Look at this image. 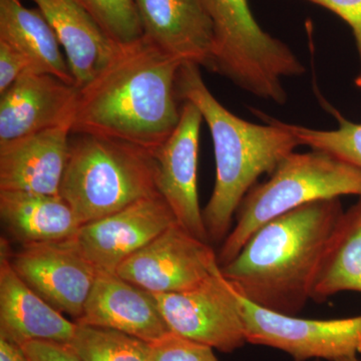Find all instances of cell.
Listing matches in <instances>:
<instances>
[{
    "mask_svg": "<svg viewBox=\"0 0 361 361\" xmlns=\"http://www.w3.org/2000/svg\"><path fill=\"white\" fill-rule=\"evenodd\" d=\"M182 66L144 37L121 45L78 90L71 134L106 137L153 154L180 122L176 80Z\"/></svg>",
    "mask_w": 361,
    "mask_h": 361,
    "instance_id": "6da1fadb",
    "label": "cell"
},
{
    "mask_svg": "<svg viewBox=\"0 0 361 361\" xmlns=\"http://www.w3.org/2000/svg\"><path fill=\"white\" fill-rule=\"evenodd\" d=\"M341 199L307 204L266 223L221 271L256 305L295 316L313 287L342 214Z\"/></svg>",
    "mask_w": 361,
    "mask_h": 361,
    "instance_id": "7a4b0ae2",
    "label": "cell"
},
{
    "mask_svg": "<svg viewBox=\"0 0 361 361\" xmlns=\"http://www.w3.org/2000/svg\"><path fill=\"white\" fill-rule=\"evenodd\" d=\"M176 89L179 99L199 109L212 137L216 180L203 220L209 241L223 243L242 201L259 178L272 174L300 142L287 123L259 113L266 122L260 125L227 110L204 82L200 66H180Z\"/></svg>",
    "mask_w": 361,
    "mask_h": 361,
    "instance_id": "3957f363",
    "label": "cell"
},
{
    "mask_svg": "<svg viewBox=\"0 0 361 361\" xmlns=\"http://www.w3.org/2000/svg\"><path fill=\"white\" fill-rule=\"evenodd\" d=\"M156 195L153 154L106 137L71 134L59 196L80 226Z\"/></svg>",
    "mask_w": 361,
    "mask_h": 361,
    "instance_id": "277c9868",
    "label": "cell"
},
{
    "mask_svg": "<svg viewBox=\"0 0 361 361\" xmlns=\"http://www.w3.org/2000/svg\"><path fill=\"white\" fill-rule=\"evenodd\" d=\"M270 176L263 184L252 188L242 201L236 224L218 254L220 266L230 262L262 226L284 214L345 195L361 198L360 169L319 149L293 152Z\"/></svg>",
    "mask_w": 361,
    "mask_h": 361,
    "instance_id": "5b68a950",
    "label": "cell"
},
{
    "mask_svg": "<svg viewBox=\"0 0 361 361\" xmlns=\"http://www.w3.org/2000/svg\"><path fill=\"white\" fill-rule=\"evenodd\" d=\"M215 35L213 73L253 96L284 104L285 78L300 77L305 66L288 45L262 30L248 0H200Z\"/></svg>",
    "mask_w": 361,
    "mask_h": 361,
    "instance_id": "8992f818",
    "label": "cell"
},
{
    "mask_svg": "<svg viewBox=\"0 0 361 361\" xmlns=\"http://www.w3.org/2000/svg\"><path fill=\"white\" fill-rule=\"evenodd\" d=\"M237 294L248 343L283 351L294 361H336L361 353V315L305 319L266 310Z\"/></svg>",
    "mask_w": 361,
    "mask_h": 361,
    "instance_id": "52a82bcc",
    "label": "cell"
},
{
    "mask_svg": "<svg viewBox=\"0 0 361 361\" xmlns=\"http://www.w3.org/2000/svg\"><path fill=\"white\" fill-rule=\"evenodd\" d=\"M153 294L173 334L224 353L248 343L238 294L221 267L191 290Z\"/></svg>",
    "mask_w": 361,
    "mask_h": 361,
    "instance_id": "ba28073f",
    "label": "cell"
},
{
    "mask_svg": "<svg viewBox=\"0 0 361 361\" xmlns=\"http://www.w3.org/2000/svg\"><path fill=\"white\" fill-rule=\"evenodd\" d=\"M209 242L175 223L123 261L116 274L151 293L191 290L220 269Z\"/></svg>",
    "mask_w": 361,
    "mask_h": 361,
    "instance_id": "9c48e42d",
    "label": "cell"
},
{
    "mask_svg": "<svg viewBox=\"0 0 361 361\" xmlns=\"http://www.w3.org/2000/svg\"><path fill=\"white\" fill-rule=\"evenodd\" d=\"M18 276L59 312L77 322L82 314L97 271L73 238L23 245L9 255Z\"/></svg>",
    "mask_w": 361,
    "mask_h": 361,
    "instance_id": "30bf717a",
    "label": "cell"
},
{
    "mask_svg": "<svg viewBox=\"0 0 361 361\" xmlns=\"http://www.w3.org/2000/svg\"><path fill=\"white\" fill-rule=\"evenodd\" d=\"M203 121L199 109L191 102H184L177 128L153 156L159 194L185 230L209 242L198 194L199 141Z\"/></svg>",
    "mask_w": 361,
    "mask_h": 361,
    "instance_id": "8fae6325",
    "label": "cell"
},
{
    "mask_svg": "<svg viewBox=\"0 0 361 361\" xmlns=\"http://www.w3.org/2000/svg\"><path fill=\"white\" fill-rule=\"evenodd\" d=\"M177 222L161 195L80 226L75 244L97 272L116 273L123 261Z\"/></svg>",
    "mask_w": 361,
    "mask_h": 361,
    "instance_id": "7c38bea8",
    "label": "cell"
},
{
    "mask_svg": "<svg viewBox=\"0 0 361 361\" xmlns=\"http://www.w3.org/2000/svg\"><path fill=\"white\" fill-rule=\"evenodd\" d=\"M142 37L180 63L214 71L215 35L200 0H135Z\"/></svg>",
    "mask_w": 361,
    "mask_h": 361,
    "instance_id": "4fadbf2b",
    "label": "cell"
},
{
    "mask_svg": "<svg viewBox=\"0 0 361 361\" xmlns=\"http://www.w3.org/2000/svg\"><path fill=\"white\" fill-rule=\"evenodd\" d=\"M78 92L54 75L23 73L0 94V146L73 121Z\"/></svg>",
    "mask_w": 361,
    "mask_h": 361,
    "instance_id": "5bb4252c",
    "label": "cell"
},
{
    "mask_svg": "<svg viewBox=\"0 0 361 361\" xmlns=\"http://www.w3.org/2000/svg\"><path fill=\"white\" fill-rule=\"evenodd\" d=\"M75 323L116 330L149 343L171 332L155 295L116 273L97 272L82 314Z\"/></svg>",
    "mask_w": 361,
    "mask_h": 361,
    "instance_id": "9a60e30c",
    "label": "cell"
},
{
    "mask_svg": "<svg viewBox=\"0 0 361 361\" xmlns=\"http://www.w3.org/2000/svg\"><path fill=\"white\" fill-rule=\"evenodd\" d=\"M9 247L1 241L0 338L23 348L32 341L71 345L78 324L70 322L27 286L13 269Z\"/></svg>",
    "mask_w": 361,
    "mask_h": 361,
    "instance_id": "2e32d148",
    "label": "cell"
},
{
    "mask_svg": "<svg viewBox=\"0 0 361 361\" xmlns=\"http://www.w3.org/2000/svg\"><path fill=\"white\" fill-rule=\"evenodd\" d=\"M71 122L0 146V191L58 196L70 155Z\"/></svg>",
    "mask_w": 361,
    "mask_h": 361,
    "instance_id": "e0dca14e",
    "label": "cell"
},
{
    "mask_svg": "<svg viewBox=\"0 0 361 361\" xmlns=\"http://www.w3.org/2000/svg\"><path fill=\"white\" fill-rule=\"evenodd\" d=\"M51 26L78 90L92 80L121 45L110 39L85 9L73 0H30Z\"/></svg>",
    "mask_w": 361,
    "mask_h": 361,
    "instance_id": "ac0fdd59",
    "label": "cell"
},
{
    "mask_svg": "<svg viewBox=\"0 0 361 361\" xmlns=\"http://www.w3.org/2000/svg\"><path fill=\"white\" fill-rule=\"evenodd\" d=\"M0 217L23 245L73 238L80 224L59 195L0 191Z\"/></svg>",
    "mask_w": 361,
    "mask_h": 361,
    "instance_id": "d6986e66",
    "label": "cell"
},
{
    "mask_svg": "<svg viewBox=\"0 0 361 361\" xmlns=\"http://www.w3.org/2000/svg\"><path fill=\"white\" fill-rule=\"evenodd\" d=\"M0 42L23 54L33 73H47L75 85L56 33L39 8L20 0H0Z\"/></svg>",
    "mask_w": 361,
    "mask_h": 361,
    "instance_id": "ffe728a7",
    "label": "cell"
},
{
    "mask_svg": "<svg viewBox=\"0 0 361 361\" xmlns=\"http://www.w3.org/2000/svg\"><path fill=\"white\" fill-rule=\"evenodd\" d=\"M343 291L361 292V198L342 214L323 258L311 299L318 302Z\"/></svg>",
    "mask_w": 361,
    "mask_h": 361,
    "instance_id": "44dd1931",
    "label": "cell"
},
{
    "mask_svg": "<svg viewBox=\"0 0 361 361\" xmlns=\"http://www.w3.org/2000/svg\"><path fill=\"white\" fill-rule=\"evenodd\" d=\"M71 346L82 361H151L149 342L103 327L78 324Z\"/></svg>",
    "mask_w": 361,
    "mask_h": 361,
    "instance_id": "7402d4cb",
    "label": "cell"
},
{
    "mask_svg": "<svg viewBox=\"0 0 361 361\" xmlns=\"http://www.w3.org/2000/svg\"><path fill=\"white\" fill-rule=\"evenodd\" d=\"M339 126L334 130H315L287 123L300 146L327 152L349 165L361 170V123L338 116Z\"/></svg>",
    "mask_w": 361,
    "mask_h": 361,
    "instance_id": "603a6c76",
    "label": "cell"
},
{
    "mask_svg": "<svg viewBox=\"0 0 361 361\" xmlns=\"http://www.w3.org/2000/svg\"><path fill=\"white\" fill-rule=\"evenodd\" d=\"M118 44L141 39L142 27L135 0H73Z\"/></svg>",
    "mask_w": 361,
    "mask_h": 361,
    "instance_id": "cb8c5ba5",
    "label": "cell"
},
{
    "mask_svg": "<svg viewBox=\"0 0 361 361\" xmlns=\"http://www.w3.org/2000/svg\"><path fill=\"white\" fill-rule=\"evenodd\" d=\"M151 361H219L214 349L178 334H166L149 343Z\"/></svg>",
    "mask_w": 361,
    "mask_h": 361,
    "instance_id": "d4e9b609",
    "label": "cell"
},
{
    "mask_svg": "<svg viewBox=\"0 0 361 361\" xmlns=\"http://www.w3.org/2000/svg\"><path fill=\"white\" fill-rule=\"evenodd\" d=\"M329 9L345 21L353 30L358 58H360V71L355 78L356 87L361 89V0H308Z\"/></svg>",
    "mask_w": 361,
    "mask_h": 361,
    "instance_id": "484cf974",
    "label": "cell"
},
{
    "mask_svg": "<svg viewBox=\"0 0 361 361\" xmlns=\"http://www.w3.org/2000/svg\"><path fill=\"white\" fill-rule=\"evenodd\" d=\"M28 71L33 73L30 61L11 45L0 42V94Z\"/></svg>",
    "mask_w": 361,
    "mask_h": 361,
    "instance_id": "4316f807",
    "label": "cell"
},
{
    "mask_svg": "<svg viewBox=\"0 0 361 361\" xmlns=\"http://www.w3.org/2000/svg\"><path fill=\"white\" fill-rule=\"evenodd\" d=\"M28 361H82L71 345L32 341L23 346Z\"/></svg>",
    "mask_w": 361,
    "mask_h": 361,
    "instance_id": "83f0119b",
    "label": "cell"
},
{
    "mask_svg": "<svg viewBox=\"0 0 361 361\" xmlns=\"http://www.w3.org/2000/svg\"><path fill=\"white\" fill-rule=\"evenodd\" d=\"M0 361H28L23 348L0 338Z\"/></svg>",
    "mask_w": 361,
    "mask_h": 361,
    "instance_id": "f1b7e54d",
    "label": "cell"
},
{
    "mask_svg": "<svg viewBox=\"0 0 361 361\" xmlns=\"http://www.w3.org/2000/svg\"><path fill=\"white\" fill-rule=\"evenodd\" d=\"M336 361H361L360 358H358V355H348L344 356V357L341 358V360Z\"/></svg>",
    "mask_w": 361,
    "mask_h": 361,
    "instance_id": "f546056e",
    "label": "cell"
}]
</instances>
